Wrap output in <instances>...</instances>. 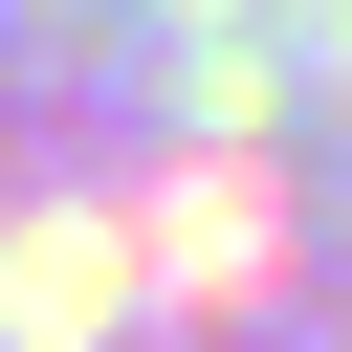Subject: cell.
I'll list each match as a JSON object with an SVG mask.
<instances>
[{
    "label": "cell",
    "instance_id": "obj_1",
    "mask_svg": "<svg viewBox=\"0 0 352 352\" xmlns=\"http://www.w3.org/2000/svg\"><path fill=\"white\" fill-rule=\"evenodd\" d=\"M0 352H352V0H0Z\"/></svg>",
    "mask_w": 352,
    "mask_h": 352
}]
</instances>
